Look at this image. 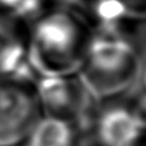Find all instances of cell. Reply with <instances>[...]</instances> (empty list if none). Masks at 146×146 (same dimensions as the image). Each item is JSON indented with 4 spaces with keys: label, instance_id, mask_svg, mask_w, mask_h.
<instances>
[{
    "label": "cell",
    "instance_id": "3957f363",
    "mask_svg": "<svg viewBox=\"0 0 146 146\" xmlns=\"http://www.w3.org/2000/svg\"><path fill=\"white\" fill-rule=\"evenodd\" d=\"M36 97L40 108L46 116L57 117L71 124H86L89 127L94 116V98L74 76H40L34 82Z\"/></svg>",
    "mask_w": 146,
    "mask_h": 146
},
{
    "label": "cell",
    "instance_id": "ba28073f",
    "mask_svg": "<svg viewBox=\"0 0 146 146\" xmlns=\"http://www.w3.org/2000/svg\"><path fill=\"white\" fill-rule=\"evenodd\" d=\"M41 0H0V10L8 11L15 17H29L37 11Z\"/></svg>",
    "mask_w": 146,
    "mask_h": 146
},
{
    "label": "cell",
    "instance_id": "5b68a950",
    "mask_svg": "<svg viewBox=\"0 0 146 146\" xmlns=\"http://www.w3.org/2000/svg\"><path fill=\"white\" fill-rule=\"evenodd\" d=\"M145 134L128 104L96 111L89 124L92 146H138Z\"/></svg>",
    "mask_w": 146,
    "mask_h": 146
},
{
    "label": "cell",
    "instance_id": "8992f818",
    "mask_svg": "<svg viewBox=\"0 0 146 146\" xmlns=\"http://www.w3.org/2000/svg\"><path fill=\"white\" fill-rule=\"evenodd\" d=\"M0 78L36 82L27 59V44L23 42L13 22L0 17Z\"/></svg>",
    "mask_w": 146,
    "mask_h": 146
},
{
    "label": "cell",
    "instance_id": "30bf717a",
    "mask_svg": "<svg viewBox=\"0 0 146 146\" xmlns=\"http://www.w3.org/2000/svg\"><path fill=\"white\" fill-rule=\"evenodd\" d=\"M131 17H146V0H123Z\"/></svg>",
    "mask_w": 146,
    "mask_h": 146
},
{
    "label": "cell",
    "instance_id": "6da1fadb",
    "mask_svg": "<svg viewBox=\"0 0 146 146\" xmlns=\"http://www.w3.org/2000/svg\"><path fill=\"white\" fill-rule=\"evenodd\" d=\"M92 33L75 13L57 10L37 19L27 40V59L40 76H74L85 60Z\"/></svg>",
    "mask_w": 146,
    "mask_h": 146
},
{
    "label": "cell",
    "instance_id": "52a82bcc",
    "mask_svg": "<svg viewBox=\"0 0 146 146\" xmlns=\"http://www.w3.org/2000/svg\"><path fill=\"white\" fill-rule=\"evenodd\" d=\"M76 142L75 126L51 116L38 119L23 141L25 146H76Z\"/></svg>",
    "mask_w": 146,
    "mask_h": 146
},
{
    "label": "cell",
    "instance_id": "7a4b0ae2",
    "mask_svg": "<svg viewBox=\"0 0 146 146\" xmlns=\"http://www.w3.org/2000/svg\"><path fill=\"white\" fill-rule=\"evenodd\" d=\"M141 62L134 45L119 30L92 33L79 81L94 98L120 94L134 83Z\"/></svg>",
    "mask_w": 146,
    "mask_h": 146
},
{
    "label": "cell",
    "instance_id": "277c9868",
    "mask_svg": "<svg viewBox=\"0 0 146 146\" xmlns=\"http://www.w3.org/2000/svg\"><path fill=\"white\" fill-rule=\"evenodd\" d=\"M36 90L29 82L0 79V146L23 142L38 117Z\"/></svg>",
    "mask_w": 146,
    "mask_h": 146
},
{
    "label": "cell",
    "instance_id": "9c48e42d",
    "mask_svg": "<svg viewBox=\"0 0 146 146\" xmlns=\"http://www.w3.org/2000/svg\"><path fill=\"white\" fill-rule=\"evenodd\" d=\"M128 107L131 108L134 115L138 117L139 123L146 131V88L134 97L133 101L128 104Z\"/></svg>",
    "mask_w": 146,
    "mask_h": 146
}]
</instances>
